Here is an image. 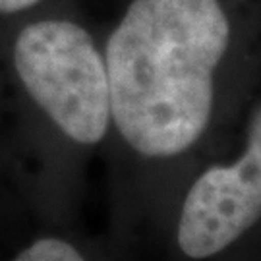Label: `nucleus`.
Masks as SVG:
<instances>
[{"label": "nucleus", "instance_id": "f257e3e1", "mask_svg": "<svg viewBox=\"0 0 261 261\" xmlns=\"http://www.w3.org/2000/svg\"><path fill=\"white\" fill-rule=\"evenodd\" d=\"M101 37L107 230L140 250L180 180L232 140L261 87V0H120Z\"/></svg>", "mask_w": 261, "mask_h": 261}, {"label": "nucleus", "instance_id": "f03ea898", "mask_svg": "<svg viewBox=\"0 0 261 261\" xmlns=\"http://www.w3.org/2000/svg\"><path fill=\"white\" fill-rule=\"evenodd\" d=\"M0 122L43 224H77L112 134L103 37L77 0L0 35Z\"/></svg>", "mask_w": 261, "mask_h": 261}, {"label": "nucleus", "instance_id": "7ed1b4c3", "mask_svg": "<svg viewBox=\"0 0 261 261\" xmlns=\"http://www.w3.org/2000/svg\"><path fill=\"white\" fill-rule=\"evenodd\" d=\"M141 261H261V87L232 140L180 180Z\"/></svg>", "mask_w": 261, "mask_h": 261}, {"label": "nucleus", "instance_id": "20e7f679", "mask_svg": "<svg viewBox=\"0 0 261 261\" xmlns=\"http://www.w3.org/2000/svg\"><path fill=\"white\" fill-rule=\"evenodd\" d=\"M6 261H141L140 252L105 228L87 232L77 224H43Z\"/></svg>", "mask_w": 261, "mask_h": 261}, {"label": "nucleus", "instance_id": "39448f33", "mask_svg": "<svg viewBox=\"0 0 261 261\" xmlns=\"http://www.w3.org/2000/svg\"><path fill=\"white\" fill-rule=\"evenodd\" d=\"M66 0H0V35L23 19Z\"/></svg>", "mask_w": 261, "mask_h": 261}, {"label": "nucleus", "instance_id": "423d86ee", "mask_svg": "<svg viewBox=\"0 0 261 261\" xmlns=\"http://www.w3.org/2000/svg\"><path fill=\"white\" fill-rule=\"evenodd\" d=\"M0 178L14 180V182L19 184L21 190L25 192L23 182H21V178H19L18 167H16V161H14V155H12V151H10L8 138H6L4 128H2V122H0ZM25 197H28V194H25Z\"/></svg>", "mask_w": 261, "mask_h": 261}]
</instances>
